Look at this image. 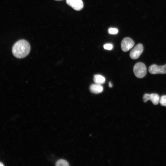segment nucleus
<instances>
[{
    "label": "nucleus",
    "mask_w": 166,
    "mask_h": 166,
    "mask_svg": "<svg viewBox=\"0 0 166 166\" xmlns=\"http://www.w3.org/2000/svg\"><path fill=\"white\" fill-rule=\"evenodd\" d=\"M66 3L76 10H80L83 7V3L81 0H66Z\"/></svg>",
    "instance_id": "7"
},
{
    "label": "nucleus",
    "mask_w": 166,
    "mask_h": 166,
    "mask_svg": "<svg viewBox=\"0 0 166 166\" xmlns=\"http://www.w3.org/2000/svg\"><path fill=\"white\" fill-rule=\"evenodd\" d=\"M56 0V1H60V0Z\"/></svg>",
    "instance_id": "16"
},
{
    "label": "nucleus",
    "mask_w": 166,
    "mask_h": 166,
    "mask_svg": "<svg viewBox=\"0 0 166 166\" xmlns=\"http://www.w3.org/2000/svg\"><path fill=\"white\" fill-rule=\"evenodd\" d=\"M93 81L95 83L101 85L105 82V79L102 76L99 74H96L94 76Z\"/></svg>",
    "instance_id": "9"
},
{
    "label": "nucleus",
    "mask_w": 166,
    "mask_h": 166,
    "mask_svg": "<svg viewBox=\"0 0 166 166\" xmlns=\"http://www.w3.org/2000/svg\"><path fill=\"white\" fill-rule=\"evenodd\" d=\"M109 32L110 34H116L118 33V30L116 28H111L109 29Z\"/></svg>",
    "instance_id": "12"
},
{
    "label": "nucleus",
    "mask_w": 166,
    "mask_h": 166,
    "mask_svg": "<svg viewBox=\"0 0 166 166\" xmlns=\"http://www.w3.org/2000/svg\"><path fill=\"white\" fill-rule=\"evenodd\" d=\"M104 48L105 49L110 50L113 49V46L112 44H106L104 45Z\"/></svg>",
    "instance_id": "13"
},
{
    "label": "nucleus",
    "mask_w": 166,
    "mask_h": 166,
    "mask_svg": "<svg viewBox=\"0 0 166 166\" xmlns=\"http://www.w3.org/2000/svg\"><path fill=\"white\" fill-rule=\"evenodd\" d=\"M149 71L152 74L166 73V64L163 65L158 66L153 64L149 68Z\"/></svg>",
    "instance_id": "3"
},
{
    "label": "nucleus",
    "mask_w": 166,
    "mask_h": 166,
    "mask_svg": "<svg viewBox=\"0 0 166 166\" xmlns=\"http://www.w3.org/2000/svg\"><path fill=\"white\" fill-rule=\"evenodd\" d=\"M133 71L135 75L137 77L142 78L146 75L147 69L144 63L139 62L135 64L133 67Z\"/></svg>",
    "instance_id": "2"
},
{
    "label": "nucleus",
    "mask_w": 166,
    "mask_h": 166,
    "mask_svg": "<svg viewBox=\"0 0 166 166\" xmlns=\"http://www.w3.org/2000/svg\"><path fill=\"white\" fill-rule=\"evenodd\" d=\"M109 87H112L113 86L111 82H109Z\"/></svg>",
    "instance_id": "14"
},
{
    "label": "nucleus",
    "mask_w": 166,
    "mask_h": 166,
    "mask_svg": "<svg viewBox=\"0 0 166 166\" xmlns=\"http://www.w3.org/2000/svg\"><path fill=\"white\" fill-rule=\"evenodd\" d=\"M159 102L161 105L166 107V95L161 96L160 97Z\"/></svg>",
    "instance_id": "11"
},
{
    "label": "nucleus",
    "mask_w": 166,
    "mask_h": 166,
    "mask_svg": "<svg viewBox=\"0 0 166 166\" xmlns=\"http://www.w3.org/2000/svg\"><path fill=\"white\" fill-rule=\"evenodd\" d=\"M30 46L26 40L22 39L17 42L12 48V53L15 57L22 58L25 57L29 53Z\"/></svg>",
    "instance_id": "1"
},
{
    "label": "nucleus",
    "mask_w": 166,
    "mask_h": 166,
    "mask_svg": "<svg viewBox=\"0 0 166 166\" xmlns=\"http://www.w3.org/2000/svg\"><path fill=\"white\" fill-rule=\"evenodd\" d=\"M160 99L159 96L158 94L155 93H145L143 97V101L144 102H146L150 100L154 105H157L158 104Z\"/></svg>",
    "instance_id": "6"
},
{
    "label": "nucleus",
    "mask_w": 166,
    "mask_h": 166,
    "mask_svg": "<svg viewBox=\"0 0 166 166\" xmlns=\"http://www.w3.org/2000/svg\"><path fill=\"white\" fill-rule=\"evenodd\" d=\"M4 165V164L2 162H0V166H2Z\"/></svg>",
    "instance_id": "15"
},
{
    "label": "nucleus",
    "mask_w": 166,
    "mask_h": 166,
    "mask_svg": "<svg viewBox=\"0 0 166 166\" xmlns=\"http://www.w3.org/2000/svg\"><path fill=\"white\" fill-rule=\"evenodd\" d=\"M133 41L129 37H126L122 40L121 46L122 50L124 52H126L131 49L134 45Z\"/></svg>",
    "instance_id": "5"
},
{
    "label": "nucleus",
    "mask_w": 166,
    "mask_h": 166,
    "mask_svg": "<svg viewBox=\"0 0 166 166\" xmlns=\"http://www.w3.org/2000/svg\"><path fill=\"white\" fill-rule=\"evenodd\" d=\"M56 165L57 166H68L69 165V164L68 162L66 160L63 159H60L57 162Z\"/></svg>",
    "instance_id": "10"
},
{
    "label": "nucleus",
    "mask_w": 166,
    "mask_h": 166,
    "mask_svg": "<svg viewBox=\"0 0 166 166\" xmlns=\"http://www.w3.org/2000/svg\"><path fill=\"white\" fill-rule=\"evenodd\" d=\"M89 89L92 93L95 94H98L102 92L103 88L100 84L95 83L91 85Z\"/></svg>",
    "instance_id": "8"
},
{
    "label": "nucleus",
    "mask_w": 166,
    "mask_h": 166,
    "mask_svg": "<svg viewBox=\"0 0 166 166\" xmlns=\"http://www.w3.org/2000/svg\"><path fill=\"white\" fill-rule=\"evenodd\" d=\"M143 51V45L139 43L136 45L131 50L130 53V57L133 59H137L141 54Z\"/></svg>",
    "instance_id": "4"
}]
</instances>
